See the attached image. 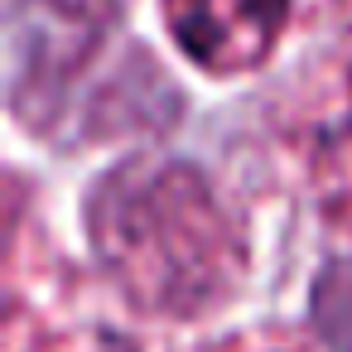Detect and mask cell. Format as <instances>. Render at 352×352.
<instances>
[{"label": "cell", "instance_id": "7a4b0ae2", "mask_svg": "<svg viewBox=\"0 0 352 352\" xmlns=\"http://www.w3.org/2000/svg\"><path fill=\"white\" fill-rule=\"evenodd\" d=\"M309 323L323 352H352V256L328 261L309 289Z\"/></svg>", "mask_w": 352, "mask_h": 352}, {"label": "cell", "instance_id": "6da1fadb", "mask_svg": "<svg viewBox=\"0 0 352 352\" xmlns=\"http://www.w3.org/2000/svg\"><path fill=\"white\" fill-rule=\"evenodd\" d=\"M289 0H164L174 44L212 78L251 73L280 39Z\"/></svg>", "mask_w": 352, "mask_h": 352}]
</instances>
